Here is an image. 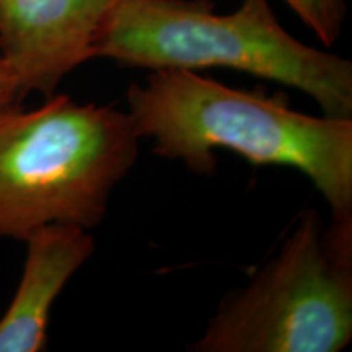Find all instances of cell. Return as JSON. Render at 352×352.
<instances>
[{
	"label": "cell",
	"mask_w": 352,
	"mask_h": 352,
	"mask_svg": "<svg viewBox=\"0 0 352 352\" xmlns=\"http://www.w3.org/2000/svg\"><path fill=\"white\" fill-rule=\"evenodd\" d=\"M127 113L153 153L212 176L217 151L310 178L334 220L352 217V120L311 116L287 101L228 87L196 70H148L127 90Z\"/></svg>",
	"instance_id": "obj_1"
},
{
	"label": "cell",
	"mask_w": 352,
	"mask_h": 352,
	"mask_svg": "<svg viewBox=\"0 0 352 352\" xmlns=\"http://www.w3.org/2000/svg\"><path fill=\"white\" fill-rule=\"evenodd\" d=\"M94 59L132 69H230L296 88L321 114L352 120V63L298 41L270 0L217 13L212 0H120L101 25Z\"/></svg>",
	"instance_id": "obj_2"
},
{
	"label": "cell",
	"mask_w": 352,
	"mask_h": 352,
	"mask_svg": "<svg viewBox=\"0 0 352 352\" xmlns=\"http://www.w3.org/2000/svg\"><path fill=\"white\" fill-rule=\"evenodd\" d=\"M140 135L127 111L67 95L0 111V239L25 241L47 223L100 226L134 168Z\"/></svg>",
	"instance_id": "obj_3"
},
{
	"label": "cell",
	"mask_w": 352,
	"mask_h": 352,
	"mask_svg": "<svg viewBox=\"0 0 352 352\" xmlns=\"http://www.w3.org/2000/svg\"><path fill=\"white\" fill-rule=\"evenodd\" d=\"M352 340V217L315 209L245 287L227 294L196 352H338Z\"/></svg>",
	"instance_id": "obj_4"
},
{
	"label": "cell",
	"mask_w": 352,
	"mask_h": 352,
	"mask_svg": "<svg viewBox=\"0 0 352 352\" xmlns=\"http://www.w3.org/2000/svg\"><path fill=\"white\" fill-rule=\"evenodd\" d=\"M120 0H0V56L30 94L51 96L59 83L94 59L108 13Z\"/></svg>",
	"instance_id": "obj_5"
},
{
	"label": "cell",
	"mask_w": 352,
	"mask_h": 352,
	"mask_svg": "<svg viewBox=\"0 0 352 352\" xmlns=\"http://www.w3.org/2000/svg\"><path fill=\"white\" fill-rule=\"evenodd\" d=\"M25 243L20 284L0 318V352L46 349L52 305L95 253L90 228L77 223H47L30 233Z\"/></svg>",
	"instance_id": "obj_6"
},
{
	"label": "cell",
	"mask_w": 352,
	"mask_h": 352,
	"mask_svg": "<svg viewBox=\"0 0 352 352\" xmlns=\"http://www.w3.org/2000/svg\"><path fill=\"white\" fill-rule=\"evenodd\" d=\"M287 7L324 47L336 44L342 33L347 0H284Z\"/></svg>",
	"instance_id": "obj_7"
},
{
	"label": "cell",
	"mask_w": 352,
	"mask_h": 352,
	"mask_svg": "<svg viewBox=\"0 0 352 352\" xmlns=\"http://www.w3.org/2000/svg\"><path fill=\"white\" fill-rule=\"evenodd\" d=\"M21 101L19 83L8 67V64L0 56V111L6 108L19 107Z\"/></svg>",
	"instance_id": "obj_8"
}]
</instances>
